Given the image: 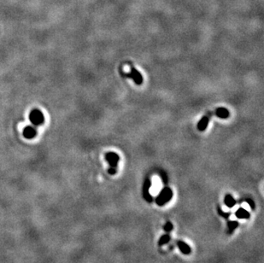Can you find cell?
I'll return each instance as SVG.
<instances>
[{"label":"cell","mask_w":264,"mask_h":263,"mask_svg":"<svg viewBox=\"0 0 264 263\" xmlns=\"http://www.w3.org/2000/svg\"><path fill=\"white\" fill-rule=\"evenodd\" d=\"M172 197H173V191L169 187L166 186L163 189H162L159 195L156 197V203L161 207L164 206L165 204H167L168 202L171 201Z\"/></svg>","instance_id":"obj_1"},{"label":"cell","mask_w":264,"mask_h":263,"mask_svg":"<svg viewBox=\"0 0 264 263\" xmlns=\"http://www.w3.org/2000/svg\"><path fill=\"white\" fill-rule=\"evenodd\" d=\"M126 77L129 78V79H132V80L134 81V83L138 85H140L143 84V81H144V79H143V76L142 74L140 73V72H139L134 67H131V71L128 73H125Z\"/></svg>","instance_id":"obj_2"},{"label":"cell","mask_w":264,"mask_h":263,"mask_svg":"<svg viewBox=\"0 0 264 263\" xmlns=\"http://www.w3.org/2000/svg\"><path fill=\"white\" fill-rule=\"evenodd\" d=\"M105 160L107 161L109 164V167H114V168H116L117 165H118V162L120 161V156L116 152H107L105 155Z\"/></svg>","instance_id":"obj_3"},{"label":"cell","mask_w":264,"mask_h":263,"mask_svg":"<svg viewBox=\"0 0 264 263\" xmlns=\"http://www.w3.org/2000/svg\"><path fill=\"white\" fill-rule=\"evenodd\" d=\"M151 187V180L150 178H147L144 180V185H143V197L144 200L148 203L152 202V197L150 193Z\"/></svg>","instance_id":"obj_4"},{"label":"cell","mask_w":264,"mask_h":263,"mask_svg":"<svg viewBox=\"0 0 264 263\" xmlns=\"http://www.w3.org/2000/svg\"><path fill=\"white\" fill-rule=\"evenodd\" d=\"M30 120L34 125H40L44 121V116L39 110L34 109L30 114Z\"/></svg>","instance_id":"obj_5"},{"label":"cell","mask_w":264,"mask_h":263,"mask_svg":"<svg viewBox=\"0 0 264 263\" xmlns=\"http://www.w3.org/2000/svg\"><path fill=\"white\" fill-rule=\"evenodd\" d=\"M212 115V113H208L207 115H205L204 116H203L201 120L198 121L197 123V129L200 132H204L206 130L208 125H209V120H210V116Z\"/></svg>","instance_id":"obj_6"},{"label":"cell","mask_w":264,"mask_h":263,"mask_svg":"<svg viewBox=\"0 0 264 263\" xmlns=\"http://www.w3.org/2000/svg\"><path fill=\"white\" fill-rule=\"evenodd\" d=\"M215 115L220 119H228L230 115V112L227 108H217L215 112Z\"/></svg>","instance_id":"obj_7"},{"label":"cell","mask_w":264,"mask_h":263,"mask_svg":"<svg viewBox=\"0 0 264 263\" xmlns=\"http://www.w3.org/2000/svg\"><path fill=\"white\" fill-rule=\"evenodd\" d=\"M177 245H178V248H179V250H180V252H181L182 254H184V255H186L191 254V252H192L191 247H190L186 243H185V242H183V241H178Z\"/></svg>","instance_id":"obj_8"},{"label":"cell","mask_w":264,"mask_h":263,"mask_svg":"<svg viewBox=\"0 0 264 263\" xmlns=\"http://www.w3.org/2000/svg\"><path fill=\"white\" fill-rule=\"evenodd\" d=\"M235 216L238 218V219H244V220H246V219H249L251 217V214L249 213L248 210H246L245 208H239L238 210H236L235 212Z\"/></svg>","instance_id":"obj_9"},{"label":"cell","mask_w":264,"mask_h":263,"mask_svg":"<svg viewBox=\"0 0 264 263\" xmlns=\"http://www.w3.org/2000/svg\"><path fill=\"white\" fill-rule=\"evenodd\" d=\"M224 203H225V205L228 208H233L236 205L237 202H236V200L233 198V197L232 195L228 194V195H226V197L224 198Z\"/></svg>","instance_id":"obj_10"},{"label":"cell","mask_w":264,"mask_h":263,"mask_svg":"<svg viewBox=\"0 0 264 263\" xmlns=\"http://www.w3.org/2000/svg\"><path fill=\"white\" fill-rule=\"evenodd\" d=\"M23 134H24L25 138H33L36 134V131L32 127H27L24 129Z\"/></svg>","instance_id":"obj_11"},{"label":"cell","mask_w":264,"mask_h":263,"mask_svg":"<svg viewBox=\"0 0 264 263\" xmlns=\"http://www.w3.org/2000/svg\"><path fill=\"white\" fill-rule=\"evenodd\" d=\"M239 227V222L236 220H230L228 222V234H232L237 228Z\"/></svg>","instance_id":"obj_12"},{"label":"cell","mask_w":264,"mask_h":263,"mask_svg":"<svg viewBox=\"0 0 264 263\" xmlns=\"http://www.w3.org/2000/svg\"><path fill=\"white\" fill-rule=\"evenodd\" d=\"M170 236L168 235V234H164V235H162L160 239H159V242H158V245L159 246H162V245H164V244H167L168 242L170 241Z\"/></svg>","instance_id":"obj_13"},{"label":"cell","mask_w":264,"mask_h":263,"mask_svg":"<svg viewBox=\"0 0 264 263\" xmlns=\"http://www.w3.org/2000/svg\"><path fill=\"white\" fill-rule=\"evenodd\" d=\"M173 228H174V226H173V224H172L170 221H168V222L164 225V227H163V229H164V231H165L166 232H170L173 230Z\"/></svg>","instance_id":"obj_14"},{"label":"cell","mask_w":264,"mask_h":263,"mask_svg":"<svg viewBox=\"0 0 264 263\" xmlns=\"http://www.w3.org/2000/svg\"><path fill=\"white\" fill-rule=\"evenodd\" d=\"M217 210H218L219 215H221V216H222V217H223V218H225V219H228V218H229V216L231 215V213H227V212H224L223 210H221V208L220 207H218Z\"/></svg>","instance_id":"obj_15"},{"label":"cell","mask_w":264,"mask_h":263,"mask_svg":"<svg viewBox=\"0 0 264 263\" xmlns=\"http://www.w3.org/2000/svg\"><path fill=\"white\" fill-rule=\"evenodd\" d=\"M245 202L249 204V206L251 208V209H255V203L252 199H250V198H246L245 199Z\"/></svg>","instance_id":"obj_16"},{"label":"cell","mask_w":264,"mask_h":263,"mask_svg":"<svg viewBox=\"0 0 264 263\" xmlns=\"http://www.w3.org/2000/svg\"><path fill=\"white\" fill-rule=\"evenodd\" d=\"M108 172L109 174L111 175H114L116 173V168H114V167H109L108 169Z\"/></svg>","instance_id":"obj_17"}]
</instances>
